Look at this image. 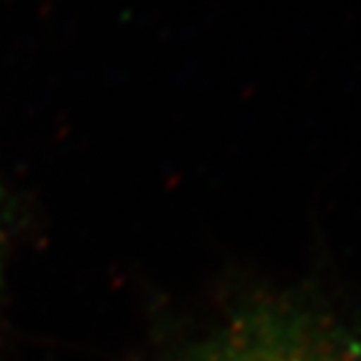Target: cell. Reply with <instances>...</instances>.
<instances>
[{
  "instance_id": "1",
  "label": "cell",
  "mask_w": 361,
  "mask_h": 361,
  "mask_svg": "<svg viewBox=\"0 0 361 361\" xmlns=\"http://www.w3.org/2000/svg\"><path fill=\"white\" fill-rule=\"evenodd\" d=\"M174 361H361V326L296 294L235 307Z\"/></svg>"
}]
</instances>
